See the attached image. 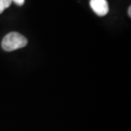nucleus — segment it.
I'll list each match as a JSON object with an SVG mask.
<instances>
[{
    "label": "nucleus",
    "instance_id": "nucleus-1",
    "mask_svg": "<svg viewBox=\"0 0 131 131\" xmlns=\"http://www.w3.org/2000/svg\"><path fill=\"white\" fill-rule=\"evenodd\" d=\"M27 39L23 35L19 32H12L4 37L1 44L4 50L10 52L27 46Z\"/></svg>",
    "mask_w": 131,
    "mask_h": 131
},
{
    "label": "nucleus",
    "instance_id": "nucleus-2",
    "mask_svg": "<svg viewBox=\"0 0 131 131\" xmlns=\"http://www.w3.org/2000/svg\"><path fill=\"white\" fill-rule=\"evenodd\" d=\"M91 9L99 16H105L109 12V6L106 0H90Z\"/></svg>",
    "mask_w": 131,
    "mask_h": 131
},
{
    "label": "nucleus",
    "instance_id": "nucleus-3",
    "mask_svg": "<svg viewBox=\"0 0 131 131\" xmlns=\"http://www.w3.org/2000/svg\"><path fill=\"white\" fill-rule=\"evenodd\" d=\"M11 4V0H0V14H2L5 9L9 8Z\"/></svg>",
    "mask_w": 131,
    "mask_h": 131
},
{
    "label": "nucleus",
    "instance_id": "nucleus-4",
    "mask_svg": "<svg viewBox=\"0 0 131 131\" xmlns=\"http://www.w3.org/2000/svg\"><path fill=\"white\" fill-rule=\"evenodd\" d=\"M14 3H15L17 5H19V6H21V5L24 4L25 3V0H11Z\"/></svg>",
    "mask_w": 131,
    "mask_h": 131
},
{
    "label": "nucleus",
    "instance_id": "nucleus-5",
    "mask_svg": "<svg viewBox=\"0 0 131 131\" xmlns=\"http://www.w3.org/2000/svg\"><path fill=\"white\" fill-rule=\"evenodd\" d=\"M128 14H129V16H131V7H129V10H128Z\"/></svg>",
    "mask_w": 131,
    "mask_h": 131
}]
</instances>
